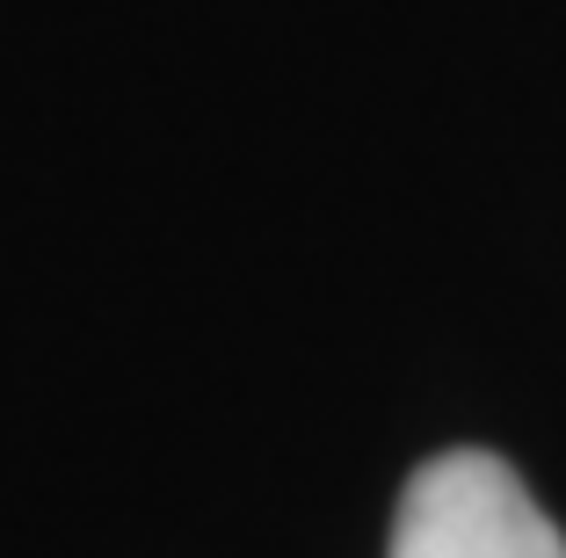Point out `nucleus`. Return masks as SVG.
Listing matches in <instances>:
<instances>
[{
  "label": "nucleus",
  "instance_id": "obj_1",
  "mask_svg": "<svg viewBox=\"0 0 566 558\" xmlns=\"http://www.w3.org/2000/svg\"><path fill=\"white\" fill-rule=\"evenodd\" d=\"M385 558H566V537L486 450H443L400 493Z\"/></svg>",
  "mask_w": 566,
  "mask_h": 558
}]
</instances>
